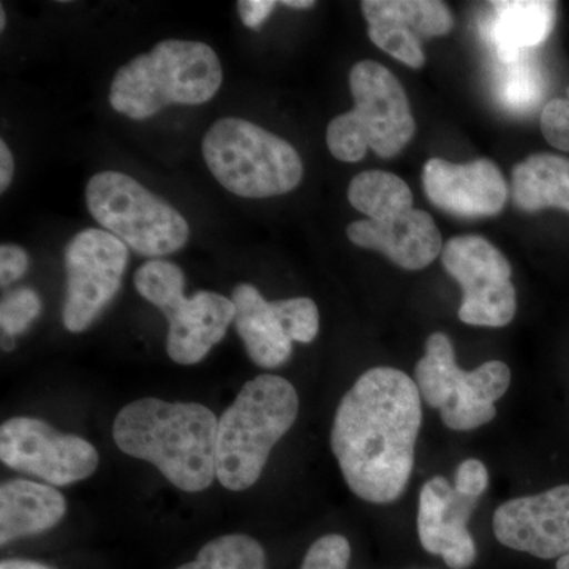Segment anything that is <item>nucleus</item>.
Instances as JSON below:
<instances>
[{"instance_id": "1", "label": "nucleus", "mask_w": 569, "mask_h": 569, "mask_svg": "<svg viewBox=\"0 0 569 569\" xmlns=\"http://www.w3.org/2000/svg\"><path fill=\"white\" fill-rule=\"evenodd\" d=\"M422 425L417 381L373 367L340 400L331 447L348 489L369 503H395L406 492Z\"/></svg>"}, {"instance_id": "2", "label": "nucleus", "mask_w": 569, "mask_h": 569, "mask_svg": "<svg viewBox=\"0 0 569 569\" xmlns=\"http://www.w3.org/2000/svg\"><path fill=\"white\" fill-rule=\"evenodd\" d=\"M219 419L197 402L133 400L119 411L112 440L123 455L159 468L183 492H201L217 478Z\"/></svg>"}, {"instance_id": "3", "label": "nucleus", "mask_w": 569, "mask_h": 569, "mask_svg": "<svg viewBox=\"0 0 569 569\" xmlns=\"http://www.w3.org/2000/svg\"><path fill=\"white\" fill-rule=\"evenodd\" d=\"M222 81V63L209 44L164 40L116 71L110 103L112 110L142 121L170 104L209 102Z\"/></svg>"}, {"instance_id": "4", "label": "nucleus", "mask_w": 569, "mask_h": 569, "mask_svg": "<svg viewBox=\"0 0 569 569\" xmlns=\"http://www.w3.org/2000/svg\"><path fill=\"white\" fill-rule=\"evenodd\" d=\"M298 415L299 397L290 381L269 373L247 381L219 419L216 470L220 485L234 492L252 488Z\"/></svg>"}, {"instance_id": "5", "label": "nucleus", "mask_w": 569, "mask_h": 569, "mask_svg": "<svg viewBox=\"0 0 569 569\" xmlns=\"http://www.w3.org/2000/svg\"><path fill=\"white\" fill-rule=\"evenodd\" d=\"M203 157L217 182L242 198L291 192L305 174L290 142L246 119L213 122L203 138Z\"/></svg>"}, {"instance_id": "6", "label": "nucleus", "mask_w": 569, "mask_h": 569, "mask_svg": "<svg viewBox=\"0 0 569 569\" xmlns=\"http://www.w3.org/2000/svg\"><path fill=\"white\" fill-rule=\"evenodd\" d=\"M183 284L182 269L171 261H148L134 274L138 293L167 317L168 356L176 365L193 366L222 342L236 309L230 298L213 291H198L187 298Z\"/></svg>"}, {"instance_id": "7", "label": "nucleus", "mask_w": 569, "mask_h": 569, "mask_svg": "<svg viewBox=\"0 0 569 569\" xmlns=\"http://www.w3.org/2000/svg\"><path fill=\"white\" fill-rule=\"evenodd\" d=\"M86 204L104 231L142 257H167L189 241V223L178 209L119 171L92 176Z\"/></svg>"}, {"instance_id": "8", "label": "nucleus", "mask_w": 569, "mask_h": 569, "mask_svg": "<svg viewBox=\"0 0 569 569\" xmlns=\"http://www.w3.org/2000/svg\"><path fill=\"white\" fill-rule=\"evenodd\" d=\"M415 378L421 399L440 411L443 425L468 432L497 417L496 402L508 391L511 370L501 361H488L475 370L460 369L449 337L433 332L427 339Z\"/></svg>"}, {"instance_id": "9", "label": "nucleus", "mask_w": 569, "mask_h": 569, "mask_svg": "<svg viewBox=\"0 0 569 569\" xmlns=\"http://www.w3.org/2000/svg\"><path fill=\"white\" fill-rule=\"evenodd\" d=\"M445 269L462 288L460 321L503 328L515 320L518 299L512 269L503 253L481 236H456L441 254Z\"/></svg>"}, {"instance_id": "10", "label": "nucleus", "mask_w": 569, "mask_h": 569, "mask_svg": "<svg viewBox=\"0 0 569 569\" xmlns=\"http://www.w3.org/2000/svg\"><path fill=\"white\" fill-rule=\"evenodd\" d=\"M0 459L56 488L91 478L100 462L99 451L84 438L29 417L7 419L0 427Z\"/></svg>"}, {"instance_id": "11", "label": "nucleus", "mask_w": 569, "mask_h": 569, "mask_svg": "<svg viewBox=\"0 0 569 569\" xmlns=\"http://www.w3.org/2000/svg\"><path fill=\"white\" fill-rule=\"evenodd\" d=\"M129 247L104 230L88 228L66 249L67 295L63 325L82 332L99 318L121 290Z\"/></svg>"}, {"instance_id": "12", "label": "nucleus", "mask_w": 569, "mask_h": 569, "mask_svg": "<svg viewBox=\"0 0 569 569\" xmlns=\"http://www.w3.org/2000/svg\"><path fill=\"white\" fill-rule=\"evenodd\" d=\"M355 108L351 118L369 149L383 159L397 156L417 132L410 102L395 74L376 61H361L350 71Z\"/></svg>"}, {"instance_id": "13", "label": "nucleus", "mask_w": 569, "mask_h": 569, "mask_svg": "<svg viewBox=\"0 0 569 569\" xmlns=\"http://www.w3.org/2000/svg\"><path fill=\"white\" fill-rule=\"evenodd\" d=\"M492 527L509 549L542 560L569 556V485L512 498L497 508Z\"/></svg>"}, {"instance_id": "14", "label": "nucleus", "mask_w": 569, "mask_h": 569, "mask_svg": "<svg viewBox=\"0 0 569 569\" xmlns=\"http://www.w3.org/2000/svg\"><path fill=\"white\" fill-rule=\"evenodd\" d=\"M478 498L460 492L447 478L436 477L419 493L418 535L422 548L440 556L451 569H468L477 560V546L468 520Z\"/></svg>"}, {"instance_id": "15", "label": "nucleus", "mask_w": 569, "mask_h": 569, "mask_svg": "<svg viewBox=\"0 0 569 569\" xmlns=\"http://www.w3.org/2000/svg\"><path fill=\"white\" fill-rule=\"evenodd\" d=\"M422 186L437 208L467 219L497 216L508 200V183L489 159L463 164L430 159L422 171Z\"/></svg>"}, {"instance_id": "16", "label": "nucleus", "mask_w": 569, "mask_h": 569, "mask_svg": "<svg viewBox=\"0 0 569 569\" xmlns=\"http://www.w3.org/2000/svg\"><path fill=\"white\" fill-rule=\"evenodd\" d=\"M347 234L353 244L387 254L407 271L432 264L445 247L436 220L419 209L388 220H358L348 224Z\"/></svg>"}, {"instance_id": "17", "label": "nucleus", "mask_w": 569, "mask_h": 569, "mask_svg": "<svg viewBox=\"0 0 569 569\" xmlns=\"http://www.w3.org/2000/svg\"><path fill=\"white\" fill-rule=\"evenodd\" d=\"M66 515V497L54 486L10 479L0 486V545L54 529Z\"/></svg>"}, {"instance_id": "18", "label": "nucleus", "mask_w": 569, "mask_h": 569, "mask_svg": "<svg viewBox=\"0 0 569 569\" xmlns=\"http://www.w3.org/2000/svg\"><path fill=\"white\" fill-rule=\"evenodd\" d=\"M490 9L485 33L501 66L541 44L556 26L557 3L548 0H501L490 2Z\"/></svg>"}, {"instance_id": "19", "label": "nucleus", "mask_w": 569, "mask_h": 569, "mask_svg": "<svg viewBox=\"0 0 569 569\" xmlns=\"http://www.w3.org/2000/svg\"><path fill=\"white\" fill-rule=\"evenodd\" d=\"M231 301L236 309V331L254 365L261 369L284 365L293 353V340L284 331L271 302L250 283L236 284Z\"/></svg>"}, {"instance_id": "20", "label": "nucleus", "mask_w": 569, "mask_h": 569, "mask_svg": "<svg viewBox=\"0 0 569 569\" xmlns=\"http://www.w3.org/2000/svg\"><path fill=\"white\" fill-rule=\"evenodd\" d=\"M512 200L526 212L557 208L569 212V159L533 153L512 170Z\"/></svg>"}, {"instance_id": "21", "label": "nucleus", "mask_w": 569, "mask_h": 569, "mask_svg": "<svg viewBox=\"0 0 569 569\" xmlns=\"http://www.w3.org/2000/svg\"><path fill=\"white\" fill-rule=\"evenodd\" d=\"M361 9L367 22H389L421 41L447 36L455 26L447 3L438 0H365Z\"/></svg>"}, {"instance_id": "22", "label": "nucleus", "mask_w": 569, "mask_h": 569, "mask_svg": "<svg viewBox=\"0 0 569 569\" xmlns=\"http://www.w3.org/2000/svg\"><path fill=\"white\" fill-rule=\"evenodd\" d=\"M348 201L369 220H388L413 209V193L395 173L362 171L348 186Z\"/></svg>"}, {"instance_id": "23", "label": "nucleus", "mask_w": 569, "mask_h": 569, "mask_svg": "<svg viewBox=\"0 0 569 569\" xmlns=\"http://www.w3.org/2000/svg\"><path fill=\"white\" fill-rule=\"evenodd\" d=\"M176 569H266V552L249 535H223L206 542L197 559Z\"/></svg>"}, {"instance_id": "24", "label": "nucleus", "mask_w": 569, "mask_h": 569, "mask_svg": "<svg viewBox=\"0 0 569 569\" xmlns=\"http://www.w3.org/2000/svg\"><path fill=\"white\" fill-rule=\"evenodd\" d=\"M545 81L541 71L529 56H520L518 61L507 63L498 78V97L508 110L523 112L533 110L541 102Z\"/></svg>"}, {"instance_id": "25", "label": "nucleus", "mask_w": 569, "mask_h": 569, "mask_svg": "<svg viewBox=\"0 0 569 569\" xmlns=\"http://www.w3.org/2000/svg\"><path fill=\"white\" fill-rule=\"evenodd\" d=\"M271 305L291 340L310 343L317 339L320 331V312L312 299H280L272 301Z\"/></svg>"}, {"instance_id": "26", "label": "nucleus", "mask_w": 569, "mask_h": 569, "mask_svg": "<svg viewBox=\"0 0 569 569\" xmlns=\"http://www.w3.org/2000/svg\"><path fill=\"white\" fill-rule=\"evenodd\" d=\"M41 299L31 288H18L3 296L0 302V326L3 335H22L40 316Z\"/></svg>"}, {"instance_id": "27", "label": "nucleus", "mask_w": 569, "mask_h": 569, "mask_svg": "<svg viewBox=\"0 0 569 569\" xmlns=\"http://www.w3.org/2000/svg\"><path fill=\"white\" fill-rule=\"evenodd\" d=\"M350 560V541L342 535H326L310 546L299 569H348Z\"/></svg>"}, {"instance_id": "28", "label": "nucleus", "mask_w": 569, "mask_h": 569, "mask_svg": "<svg viewBox=\"0 0 569 569\" xmlns=\"http://www.w3.org/2000/svg\"><path fill=\"white\" fill-rule=\"evenodd\" d=\"M541 132L553 148L569 152V89L565 99H552L542 108Z\"/></svg>"}, {"instance_id": "29", "label": "nucleus", "mask_w": 569, "mask_h": 569, "mask_svg": "<svg viewBox=\"0 0 569 569\" xmlns=\"http://www.w3.org/2000/svg\"><path fill=\"white\" fill-rule=\"evenodd\" d=\"M489 485L488 468L478 459H467L456 470L455 488L466 496L479 498Z\"/></svg>"}, {"instance_id": "30", "label": "nucleus", "mask_w": 569, "mask_h": 569, "mask_svg": "<svg viewBox=\"0 0 569 569\" xmlns=\"http://www.w3.org/2000/svg\"><path fill=\"white\" fill-rule=\"evenodd\" d=\"M29 268V257L20 246L3 244L0 247V287L20 280Z\"/></svg>"}, {"instance_id": "31", "label": "nucleus", "mask_w": 569, "mask_h": 569, "mask_svg": "<svg viewBox=\"0 0 569 569\" xmlns=\"http://www.w3.org/2000/svg\"><path fill=\"white\" fill-rule=\"evenodd\" d=\"M238 13L246 28L258 29L276 10L274 0H239Z\"/></svg>"}, {"instance_id": "32", "label": "nucleus", "mask_w": 569, "mask_h": 569, "mask_svg": "<svg viewBox=\"0 0 569 569\" xmlns=\"http://www.w3.org/2000/svg\"><path fill=\"white\" fill-rule=\"evenodd\" d=\"M14 174V160L6 141H0V192L9 189Z\"/></svg>"}, {"instance_id": "33", "label": "nucleus", "mask_w": 569, "mask_h": 569, "mask_svg": "<svg viewBox=\"0 0 569 569\" xmlns=\"http://www.w3.org/2000/svg\"><path fill=\"white\" fill-rule=\"evenodd\" d=\"M0 569H54L36 560L7 559L0 563Z\"/></svg>"}, {"instance_id": "34", "label": "nucleus", "mask_w": 569, "mask_h": 569, "mask_svg": "<svg viewBox=\"0 0 569 569\" xmlns=\"http://www.w3.org/2000/svg\"><path fill=\"white\" fill-rule=\"evenodd\" d=\"M282 6L288 7V9L307 10L316 7V2H312V0H283Z\"/></svg>"}, {"instance_id": "35", "label": "nucleus", "mask_w": 569, "mask_h": 569, "mask_svg": "<svg viewBox=\"0 0 569 569\" xmlns=\"http://www.w3.org/2000/svg\"><path fill=\"white\" fill-rule=\"evenodd\" d=\"M2 348L3 351H11L14 348V337L3 335L2 332Z\"/></svg>"}, {"instance_id": "36", "label": "nucleus", "mask_w": 569, "mask_h": 569, "mask_svg": "<svg viewBox=\"0 0 569 569\" xmlns=\"http://www.w3.org/2000/svg\"><path fill=\"white\" fill-rule=\"evenodd\" d=\"M557 569H569V556L561 557V559L557 561Z\"/></svg>"}, {"instance_id": "37", "label": "nucleus", "mask_w": 569, "mask_h": 569, "mask_svg": "<svg viewBox=\"0 0 569 569\" xmlns=\"http://www.w3.org/2000/svg\"><path fill=\"white\" fill-rule=\"evenodd\" d=\"M6 26H7V14H6V9H0V31H6Z\"/></svg>"}]
</instances>
